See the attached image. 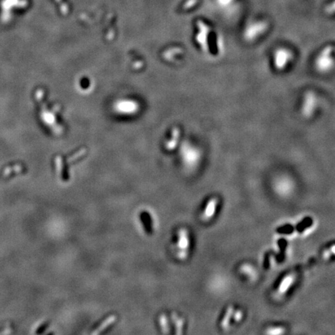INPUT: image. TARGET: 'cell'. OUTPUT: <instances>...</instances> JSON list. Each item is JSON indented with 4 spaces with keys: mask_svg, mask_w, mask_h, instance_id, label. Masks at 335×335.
Listing matches in <instances>:
<instances>
[{
    "mask_svg": "<svg viewBox=\"0 0 335 335\" xmlns=\"http://www.w3.org/2000/svg\"><path fill=\"white\" fill-rule=\"evenodd\" d=\"M335 49L334 47L327 46L318 54L315 60V67L318 71L327 73L333 68L335 62L332 54Z\"/></svg>",
    "mask_w": 335,
    "mask_h": 335,
    "instance_id": "obj_1",
    "label": "cell"
},
{
    "mask_svg": "<svg viewBox=\"0 0 335 335\" xmlns=\"http://www.w3.org/2000/svg\"><path fill=\"white\" fill-rule=\"evenodd\" d=\"M268 27L269 24L266 20L250 22L245 27L244 38L248 42H252L262 34H264L268 31Z\"/></svg>",
    "mask_w": 335,
    "mask_h": 335,
    "instance_id": "obj_2",
    "label": "cell"
},
{
    "mask_svg": "<svg viewBox=\"0 0 335 335\" xmlns=\"http://www.w3.org/2000/svg\"><path fill=\"white\" fill-rule=\"evenodd\" d=\"M318 102L317 95L312 91H308L305 94L303 100H302V107H301L302 115L306 118L311 117L318 107Z\"/></svg>",
    "mask_w": 335,
    "mask_h": 335,
    "instance_id": "obj_3",
    "label": "cell"
},
{
    "mask_svg": "<svg viewBox=\"0 0 335 335\" xmlns=\"http://www.w3.org/2000/svg\"><path fill=\"white\" fill-rule=\"evenodd\" d=\"M293 58L292 51L285 49H279L274 54V65L276 69L282 71L285 69L290 61Z\"/></svg>",
    "mask_w": 335,
    "mask_h": 335,
    "instance_id": "obj_4",
    "label": "cell"
},
{
    "mask_svg": "<svg viewBox=\"0 0 335 335\" xmlns=\"http://www.w3.org/2000/svg\"><path fill=\"white\" fill-rule=\"evenodd\" d=\"M178 237H179L178 247L180 250L179 257L181 259H185L188 256V251H189V237L188 231L185 228L179 229V231H178Z\"/></svg>",
    "mask_w": 335,
    "mask_h": 335,
    "instance_id": "obj_5",
    "label": "cell"
},
{
    "mask_svg": "<svg viewBox=\"0 0 335 335\" xmlns=\"http://www.w3.org/2000/svg\"><path fill=\"white\" fill-rule=\"evenodd\" d=\"M296 279H297V276L293 273H289L284 276L276 289L277 297H282L285 296L288 293V291L291 289V287L293 286Z\"/></svg>",
    "mask_w": 335,
    "mask_h": 335,
    "instance_id": "obj_6",
    "label": "cell"
},
{
    "mask_svg": "<svg viewBox=\"0 0 335 335\" xmlns=\"http://www.w3.org/2000/svg\"><path fill=\"white\" fill-rule=\"evenodd\" d=\"M198 27L200 29V33L197 37V41L202 47L204 51L208 50V35L210 32V28L206 23L200 21L198 23Z\"/></svg>",
    "mask_w": 335,
    "mask_h": 335,
    "instance_id": "obj_7",
    "label": "cell"
},
{
    "mask_svg": "<svg viewBox=\"0 0 335 335\" xmlns=\"http://www.w3.org/2000/svg\"><path fill=\"white\" fill-rule=\"evenodd\" d=\"M294 189L293 182L289 178L280 177L276 182V189L283 196L290 194Z\"/></svg>",
    "mask_w": 335,
    "mask_h": 335,
    "instance_id": "obj_8",
    "label": "cell"
},
{
    "mask_svg": "<svg viewBox=\"0 0 335 335\" xmlns=\"http://www.w3.org/2000/svg\"><path fill=\"white\" fill-rule=\"evenodd\" d=\"M218 203H219V200L217 197L210 199L208 202L206 203V208L204 209V211L202 213V220L204 221H208L214 218V215L216 214Z\"/></svg>",
    "mask_w": 335,
    "mask_h": 335,
    "instance_id": "obj_9",
    "label": "cell"
},
{
    "mask_svg": "<svg viewBox=\"0 0 335 335\" xmlns=\"http://www.w3.org/2000/svg\"><path fill=\"white\" fill-rule=\"evenodd\" d=\"M234 311V307L233 306H228L220 322V326L223 330H227L229 328L231 318H233Z\"/></svg>",
    "mask_w": 335,
    "mask_h": 335,
    "instance_id": "obj_10",
    "label": "cell"
},
{
    "mask_svg": "<svg viewBox=\"0 0 335 335\" xmlns=\"http://www.w3.org/2000/svg\"><path fill=\"white\" fill-rule=\"evenodd\" d=\"M117 320V317L115 315H111L109 318H106V320H103L102 324L99 326L97 329L95 330L94 332H92V335H97L102 333L103 331L108 328L109 326L112 325L114 322Z\"/></svg>",
    "mask_w": 335,
    "mask_h": 335,
    "instance_id": "obj_11",
    "label": "cell"
},
{
    "mask_svg": "<svg viewBox=\"0 0 335 335\" xmlns=\"http://www.w3.org/2000/svg\"><path fill=\"white\" fill-rule=\"evenodd\" d=\"M240 272L244 276L249 278V279H251V280H254V279H255V277H256L255 269H254L252 266H251L249 264H245L241 266V268H240Z\"/></svg>",
    "mask_w": 335,
    "mask_h": 335,
    "instance_id": "obj_12",
    "label": "cell"
},
{
    "mask_svg": "<svg viewBox=\"0 0 335 335\" xmlns=\"http://www.w3.org/2000/svg\"><path fill=\"white\" fill-rule=\"evenodd\" d=\"M171 320L174 322L176 329V335H182L183 334V326H184V320L183 318L178 316V314L175 313H171Z\"/></svg>",
    "mask_w": 335,
    "mask_h": 335,
    "instance_id": "obj_13",
    "label": "cell"
},
{
    "mask_svg": "<svg viewBox=\"0 0 335 335\" xmlns=\"http://www.w3.org/2000/svg\"><path fill=\"white\" fill-rule=\"evenodd\" d=\"M159 324H160L163 334H166V335L170 334L169 324H168V320L166 314H161L159 317Z\"/></svg>",
    "mask_w": 335,
    "mask_h": 335,
    "instance_id": "obj_14",
    "label": "cell"
},
{
    "mask_svg": "<svg viewBox=\"0 0 335 335\" xmlns=\"http://www.w3.org/2000/svg\"><path fill=\"white\" fill-rule=\"evenodd\" d=\"M285 328L281 326H272L270 328H267L266 333L268 335H283L285 333Z\"/></svg>",
    "mask_w": 335,
    "mask_h": 335,
    "instance_id": "obj_15",
    "label": "cell"
},
{
    "mask_svg": "<svg viewBox=\"0 0 335 335\" xmlns=\"http://www.w3.org/2000/svg\"><path fill=\"white\" fill-rule=\"evenodd\" d=\"M323 257L325 259L331 258L332 257H335V244H332L328 249L324 250V253H323Z\"/></svg>",
    "mask_w": 335,
    "mask_h": 335,
    "instance_id": "obj_16",
    "label": "cell"
},
{
    "mask_svg": "<svg viewBox=\"0 0 335 335\" xmlns=\"http://www.w3.org/2000/svg\"><path fill=\"white\" fill-rule=\"evenodd\" d=\"M238 0H217V2L220 4V6L223 7H229L233 4L236 3Z\"/></svg>",
    "mask_w": 335,
    "mask_h": 335,
    "instance_id": "obj_17",
    "label": "cell"
},
{
    "mask_svg": "<svg viewBox=\"0 0 335 335\" xmlns=\"http://www.w3.org/2000/svg\"><path fill=\"white\" fill-rule=\"evenodd\" d=\"M325 11L328 14H335V0H331V2L326 6Z\"/></svg>",
    "mask_w": 335,
    "mask_h": 335,
    "instance_id": "obj_18",
    "label": "cell"
},
{
    "mask_svg": "<svg viewBox=\"0 0 335 335\" xmlns=\"http://www.w3.org/2000/svg\"><path fill=\"white\" fill-rule=\"evenodd\" d=\"M233 319L234 321L239 322L241 321L243 319V312L241 310H235L234 311L233 314Z\"/></svg>",
    "mask_w": 335,
    "mask_h": 335,
    "instance_id": "obj_19",
    "label": "cell"
}]
</instances>
